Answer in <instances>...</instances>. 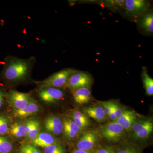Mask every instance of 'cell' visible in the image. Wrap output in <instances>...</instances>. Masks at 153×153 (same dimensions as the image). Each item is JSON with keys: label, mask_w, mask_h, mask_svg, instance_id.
Listing matches in <instances>:
<instances>
[{"label": "cell", "mask_w": 153, "mask_h": 153, "mask_svg": "<svg viewBox=\"0 0 153 153\" xmlns=\"http://www.w3.org/2000/svg\"><path fill=\"white\" fill-rule=\"evenodd\" d=\"M13 149V144L6 136H0V153H10Z\"/></svg>", "instance_id": "obj_21"}, {"label": "cell", "mask_w": 153, "mask_h": 153, "mask_svg": "<svg viewBox=\"0 0 153 153\" xmlns=\"http://www.w3.org/2000/svg\"><path fill=\"white\" fill-rule=\"evenodd\" d=\"M33 99L30 93L19 92L12 89L7 91L6 94L7 103L14 109H23Z\"/></svg>", "instance_id": "obj_5"}, {"label": "cell", "mask_w": 153, "mask_h": 153, "mask_svg": "<svg viewBox=\"0 0 153 153\" xmlns=\"http://www.w3.org/2000/svg\"><path fill=\"white\" fill-rule=\"evenodd\" d=\"M72 94L74 101L79 105L86 104L91 100V93L88 87L78 88L72 91Z\"/></svg>", "instance_id": "obj_17"}, {"label": "cell", "mask_w": 153, "mask_h": 153, "mask_svg": "<svg viewBox=\"0 0 153 153\" xmlns=\"http://www.w3.org/2000/svg\"><path fill=\"white\" fill-rule=\"evenodd\" d=\"M44 153H65V149L58 143L54 144L44 148Z\"/></svg>", "instance_id": "obj_23"}, {"label": "cell", "mask_w": 153, "mask_h": 153, "mask_svg": "<svg viewBox=\"0 0 153 153\" xmlns=\"http://www.w3.org/2000/svg\"><path fill=\"white\" fill-rule=\"evenodd\" d=\"M44 128L50 133L58 135L63 132V121L55 115H49L44 120Z\"/></svg>", "instance_id": "obj_10"}, {"label": "cell", "mask_w": 153, "mask_h": 153, "mask_svg": "<svg viewBox=\"0 0 153 153\" xmlns=\"http://www.w3.org/2000/svg\"><path fill=\"white\" fill-rule=\"evenodd\" d=\"M7 91L0 85V111L3 109L7 103L6 100V95ZM0 112H1L0 111Z\"/></svg>", "instance_id": "obj_27"}, {"label": "cell", "mask_w": 153, "mask_h": 153, "mask_svg": "<svg viewBox=\"0 0 153 153\" xmlns=\"http://www.w3.org/2000/svg\"><path fill=\"white\" fill-rule=\"evenodd\" d=\"M115 153H139L133 148L129 146H125L123 147L115 149Z\"/></svg>", "instance_id": "obj_29"}, {"label": "cell", "mask_w": 153, "mask_h": 153, "mask_svg": "<svg viewBox=\"0 0 153 153\" xmlns=\"http://www.w3.org/2000/svg\"><path fill=\"white\" fill-rule=\"evenodd\" d=\"M114 108L115 115L116 119L120 117L123 112V111L118 105L114 102ZM117 120V119H116Z\"/></svg>", "instance_id": "obj_31"}, {"label": "cell", "mask_w": 153, "mask_h": 153, "mask_svg": "<svg viewBox=\"0 0 153 153\" xmlns=\"http://www.w3.org/2000/svg\"><path fill=\"white\" fill-rule=\"evenodd\" d=\"M92 153H115V149L112 147H102L93 150Z\"/></svg>", "instance_id": "obj_28"}, {"label": "cell", "mask_w": 153, "mask_h": 153, "mask_svg": "<svg viewBox=\"0 0 153 153\" xmlns=\"http://www.w3.org/2000/svg\"><path fill=\"white\" fill-rule=\"evenodd\" d=\"M76 70L72 68H67L56 72L47 79L34 82L39 86H47L57 88L67 87L69 77Z\"/></svg>", "instance_id": "obj_2"}, {"label": "cell", "mask_w": 153, "mask_h": 153, "mask_svg": "<svg viewBox=\"0 0 153 153\" xmlns=\"http://www.w3.org/2000/svg\"><path fill=\"white\" fill-rule=\"evenodd\" d=\"M124 10L126 16L137 20L150 9L148 2L144 0H126Z\"/></svg>", "instance_id": "obj_4"}, {"label": "cell", "mask_w": 153, "mask_h": 153, "mask_svg": "<svg viewBox=\"0 0 153 153\" xmlns=\"http://www.w3.org/2000/svg\"><path fill=\"white\" fill-rule=\"evenodd\" d=\"M123 127L115 121L100 126L97 132L99 135L111 142H117L125 133Z\"/></svg>", "instance_id": "obj_3"}, {"label": "cell", "mask_w": 153, "mask_h": 153, "mask_svg": "<svg viewBox=\"0 0 153 153\" xmlns=\"http://www.w3.org/2000/svg\"><path fill=\"white\" fill-rule=\"evenodd\" d=\"M83 112L86 116L92 118L99 122L106 120V115L102 106L95 105L88 107L83 109Z\"/></svg>", "instance_id": "obj_16"}, {"label": "cell", "mask_w": 153, "mask_h": 153, "mask_svg": "<svg viewBox=\"0 0 153 153\" xmlns=\"http://www.w3.org/2000/svg\"><path fill=\"white\" fill-rule=\"evenodd\" d=\"M139 27L144 33L149 35L153 33V13L152 10L146 12L137 20Z\"/></svg>", "instance_id": "obj_13"}, {"label": "cell", "mask_w": 153, "mask_h": 153, "mask_svg": "<svg viewBox=\"0 0 153 153\" xmlns=\"http://www.w3.org/2000/svg\"><path fill=\"white\" fill-rule=\"evenodd\" d=\"M100 103H101L102 107L103 108L105 115L108 116L111 112L112 102H102Z\"/></svg>", "instance_id": "obj_30"}, {"label": "cell", "mask_w": 153, "mask_h": 153, "mask_svg": "<svg viewBox=\"0 0 153 153\" xmlns=\"http://www.w3.org/2000/svg\"><path fill=\"white\" fill-rule=\"evenodd\" d=\"M69 117L71 119L75 118L84 120H90L89 118L83 113L76 109H73L70 111Z\"/></svg>", "instance_id": "obj_26"}, {"label": "cell", "mask_w": 153, "mask_h": 153, "mask_svg": "<svg viewBox=\"0 0 153 153\" xmlns=\"http://www.w3.org/2000/svg\"><path fill=\"white\" fill-rule=\"evenodd\" d=\"M37 93L41 101L47 103H55L62 99L65 95L60 88L47 86H38Z\"/></svg>", "instance_id": "obj_6"}, {"label": "cell", "mask_w": 153, "mask_h": 153, "mask_svg": "<svg viewBox=\"0 0 153 153\" xmlns=\"http://www.w3.org/2000/svg\"><path fill=\"white\" fill-rule=\"evenodd\" d=\"M63 123V132L65 136L68 139L72 140L76 137L82 131L76 125L71 118H64Z\"/></svg>", "instance_id": "obj_12"}, {"label": "cell", "mask_w": 153, "mask_h": 153, "mask_svg": "<svg viewBox=\"0 0 153 153\" xmlns=\"http://www.w3.org/2000/svg\"><path fill=\"white\" fill-rule=\"evenodd\" d=\"M142 76L144 86L148 95H153V79L148 74L147 70L145 67L143 69Z\"/></svg>", "instance_id": "obj_19"}, {"label": "cell", "mask_w": 153, "mask_h": 153, "mask_svg": "<svg viewBox=\"0 0 153 153\" xmlns=\"http://www.w3.org/2000/svg\"><path fill=\"white\" fill-rule=\"evenodd\" d=\"M137 119L136 114L132 111L124 110L122 114L115 121L123 127L125 130L129 131L131 129L132 126Z\"/></svg>", "instance_id": "obj_14"}, {"label": "cell", "mask_w": 153, "mask_h": 153, "mask_svg": "<svg viewBox=\"0 0 153 153\" xmlns=\"http://www.w3.org/2000/svg\"><path fill=\"white\" fill-rule=\"evenodd\" d=\"M9 133L13 137L17 139L22 138L27 136L25 124L18 122L11 124Z\"/></svg>", "instance_id": "obj_18"}, {"label": "cell", "mask_w": 153, "mask_h": 153, "mask_svg": "<svg viewBox=\"0 0 153 153\" xmlns=\"http://www.w3.org/2000/svg\"><path fill=\"white\" fill-rule=\"evenodd\" d=\"M133 136L137 140L147 139L153 130L152 120L150 119H143L135 121L132 126L131 129Z\"/></svg>", "instance_id": "obj_7"}, {"label": "cell", "mask_w": 153, "mask_h": 153, "mask_svg": "<svg viewBox=\"0 0 153 153\" xmlns=\"http://www.w3.org/2000/svg\"><path fill=\"white\" fill-rule=\"evenodd\" d=\"M92 81L90 74L76 70L69 77L67 87L72 91L81 88H89L92 84Z\"/></svg>", "instance_id": "obj_8"}, {"label": "cell", "mask_w": 153, "mask_h": 153, "mask_svg": "<svg viewBox=\"0 0 153 153\" xmlns=\"http://www.w3.org/2000/svg\"><path fill=\"white\" fill-rule=\"evenodd\" d=\"M10 119L6 114L0 112V136H6L9 133Z\"/></svg>", "instance_id": "obj_20"}, {"label": "cell", "mask_w": 153, "mask_h": 153, "mask_svg": "<svg viewBox=\"0 0 153 153\" xmlns=\"http://www.w3.org/2000/svg\"><path fill=\"white\" fill-rule=\"evenodd\" d=\"M40 110L39 105L36 100L33 99L23 109H13V114L18 118H25L37 114Z\"/></svg>", "instance_id": "obj_11"}, {"label": "cell", "mask_w": 153, "mask_h": 153, "mask_svg": "<svg viewBox=\"0 0 153 153\" xmlns=\"http://www.w3.org/2000/svg\"><path fill=\"white\" fill-rule=\"evenodd\" d=\"M35 146L44 148L50 145L58 143L55 137L48 133L40 132L35 139L31 141Z\"/></svg>", "instance_id": "obj_15"}, {"label": "cell", "mask_w": 153, "mask_h": 153, "mask_svg": "<svg viewBox=\"0 0 153 153\" xmlns=\"http://www.w3.org/2000/svg\"><path fill=\"white\" fill-rule=\"evenodd\" d=\"M17 153H42L38 147L32 144L22 145Z\"/></svg>", "instance_id": "obj_24"}, {"label": "cell", "mask_w": 153, "mask_h": 153, "mask_svg": "<svg viewBox=\"0 0 153 153\" xmlns=\"http://www.w3.org/2000/svg\"><path fill=\"white\" fill-rule=\"evenodd\" d=\"M94 149L91 150H82L76 149L72 153H92Z\"/></svg>", "instance_id": "obj_32"}, {"label": "cell", "mask_w": 153, "mask_h": 153, "mask_svg": "<svg viewBox=\"0 0 153 153\" xmlns=\"http://www.w3.org/2000/svg\"><path fill=\"white\" fill-rule=\"evenodd\" d=\"M99 135L97 132L94 131H88L84 133L77 141L76 147L77 149L91 150L98 142Z\"/></svg>", "instance_id": "obj_9"}, {"label": "cell", "mask_w": 153, "mask_h": 153, "mask_svg": "<svg viewBox=\"0 0 153 153\" xmlns=\"http://www.w3.org/2000/svg\"><path fill=\"white\" fill-rule=\"evenodd\" d=\"M41 131V126L38 120H36V122L34 124V126L30 131L27 135V138L30 141L33 140L35 139L39 134Z\"/></svg>", "instance_id": "obj_25"}, {"label": "cell", "mask_w": 153, "mask_h": 153, "mask_svg": "<svg viewBox=\"0 0 153 153\" xmlns=\"http://www.w3.org/2000/svg\"><path fill=\"white\" fill-rule=\"evenodd\" d=\"M36 63V59L31 57L24 59L9 55L4 60L0 72V79L6 83H16L29 79Z\"/></svg>", "instance_id": "obj_1"}, {"label": "cell", "mask_w": 153, "mask_h": 153, "mask_svg": "<svg viewBox=\"0 0 153 153\" xmlns=\"http://www.w3.org/2000/svg\"><path fill=\"white\" fill-rule=\"evenodd\" d=\"M104 5L108 8L114 10L124 9L125 1L124 0H109L102 2Z\"/></svg>", "instance_id": "obj_22"}]
</instances>
